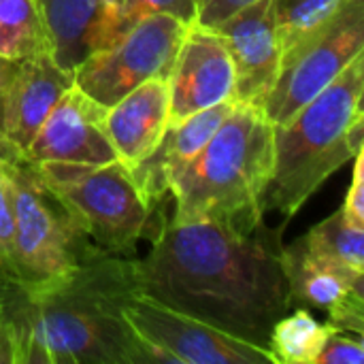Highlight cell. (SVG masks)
Instances as JSON below:
<instances>
[{
	"label": "cell",
	"mask_w": 364,
	"mask_h": 364,
	"mask_svg": "<svg viewBox=\"0 0 364 364\" xmlns=\"http://www.w3.org/2000/svg\"><path fill=\"white\" fill-rule=\"evenodd\" d=\"M363 337L339 331L331 324V331L316 356V364H363Z\"/></svg>",
	"instance_id": "cb8c5ba5"
},
{
	"label": "cell",
	"mask_w": 364,
	"mask_h": 364,
	"mask_svg": "<svg viewBox=\"0 0 364 364\" xmlns=\"http://www.w3.org/2000/svg\"><path fill=\"white\" fill-rule=\"evenodd\" d=\"M15 66H17V62H9V60H2V58H0V96H2L4 85L9 83V79H11Z\"/></svg>",
	"instance_id": "f546056e"
},
{
	"label": "cell",
	"mask_w": 364,
	"mask_h": 364,
	"mask_svg": "<svg viewBox=\"0 0 364 364\" xmlns=\"http://www.w3.org/2000/svg\"><path fill=\"white\" fill-rule=\"evenodd\" d=\"M188 26L168 13L147 15L117 41L87 53L73 70V83L109 109L136 85L168 77Z\"/></svg>",
	"instance_id": "ba28073f"
},
{
	"label": "cell",
	"mask_w": 364,
	"mask_h": 364,
	"mask_svg": "<svg viewBox=\"0 0 364 364\" xmlns=\"http://www.w3.org/2000/svg\"><path fill=\"white\" fill-rule=\"evenodd\" d=\"M171 122L168 83L162 77L149 79L107 109L105 126L117 160L128 168L151 154Z\"/></svg>",
	"instance_id": "9a60e30c"
},
{
	"label": "cell",
	"mask_w": 364,
	"mask_h": 364,
	"mask_svg": "<svg viewBox=\"0 0 364 364\" xmlns=\"http://www.w3.org/2000/svg\"><path fill=\"white\" fill-rule=\"evenodd\" d=\"M360 53H364V0H348L333 19L282 53L279 73L262 113L273 126L288 122Z\"/></svg>",
	"instance_id": "52a82bcc"
},
{
	"label": "cell",
	"mask_w": 364,
	"mask_h": 364,
	"mask_svg": "<svg viewBox=\"0 0 364 364\" xmlns=\"http://www.w3.org/2000/svg\"><path fill=\"white\" fill-rule=\"evenodd\" d=\"M348 0H271L282 53L333 19Z\"/></svg>",
	"instance_id": "44dd1931"
},
{
	"label": "cell",
	"mask_w": 364,
	"mask_h": 364,
	"mask_svg": "<svg viewBox=\"0 0 364 364\" xmlns=\"http://www.w3.org/2000/svg\"><path fill=\"white\" fill-rule=\"evenodd\" d=\"M271 175L273 124L262 109L235 102L207 145L173 181L171 218L252 232L264 220Z\"/></svg>",
	"instance_id": "3957f363"
},
{
	"label": "cell",
	"mask_w": 364,
	"mask_h": 364,
	"mask_svg": "<svg viewBox=\"0 0 364 364\" xmlns=\"http://www.w3.org/2000/svg\"><path fill=\"white\" fill-rule=\"evenodd\" d=\"M53 60L73 70L94 51V38L102 13V0H41Z\"/></svg>",
	"instance_id": "e0dca14e"
},
{
	"label": "cell",
	"mask_w": 364,
	"mask_h": 364,
	"mask_svg": "<svg viewBox=\"0 0 364 364\" xmlns=\"http://www.w3.org/2000/svg\"><path fill=\"white\" fill-rule=\"evenodd\" d=\"M136 292V258L107 252L49 284L13 286L6 314L17 333V364H156L124 316Z\"/></svg>",
	"instance_id": "7a4b0ae2"
},
{
	"label": "cell",
	"mask_w": 364,
	"mask_h": 364,
	"mask_svg": "<svg viewBox=\"0 0 364 364\" xmlns=\"http://www.w3.org/2000/svg\"><path fill=\"white\" fill-rule=\"evenodd\" d=\"M328 331L331 324H320L305 307H299L273 324L267 350L275 364H316Z\"/></svg>",
	"instance_id": "ffe728a7"
},
{
	"label": "cell",
	"mask_w": 364,
	"mask_h": 364,
	"mask_svg": "<svg viewBox=\"0 0 364 364\" xmlns=\"http://www.w3.org/2000/svg\"><path fill=\"white\" fill-rule=\"evenodd\" d=\"M70 85L73 75L53 60L51 51L17 62L0 96V132L23 154Z\"/></svg>",
	"instance_id": "4fadbf2b"
},
{
	"label": "cell",
	"mask_w": 364,
	"mask_h": 364,
	"mask_svg": "<svg viewBox=\"0 0 364 364\" xmlns=\"http://www.w3.org/2000/svg\"><path fill=\"white\" fill-rule=\"evenodd\" d=\"M51 51L41 0H0V58L23 62Z\"/></svg>",
	"instance_id": "d6986e66"
},
{
	"label": "cell",
	"mask_w": 364,
	"mask_h": 364,
	"mask_svg": "<svg viewBox=\"0 0 364 364\" xmlns=\"http://www.w3.org/2000/svg\"><path fill=\"white\" fill-rule=\"evenodd\" d=\"M11 288H13V286H9V284H2V282H0V307H4V305H6V296H9Z\"/></svg>",
	"instance_id": "4dcf8cb0"
},
{
	"label": "cell",
	"mask_w": 364,
	"mask_h": 364,
	"mask_svg": "<svg viewBox=\"0 0 364 364\" xmlns=\"http://www.w3.org/2000/svg\"><path fill=\"white\" fill-rule=\"evenodd\" d=\"M282 269L288 282L290 307H316L331 311L348 294L364 290V279H352L316 258L303 237L282 247Z\"/></svg>",
	"instance_id": "2e32d148"
},
{
	"label": "cell",
	"mask_w": 364,
	"mask_h": 364,
	"mask_svg": "<svg viewBox=\"0 0 364 364\" xmlns=\"http://www.w3.org/2000/svg\"><path fill=\"white\" fill-rule=\"evenodd\" d=\"M303 241L316 258L335 271L352 279H364V224L343 209L309 228Z\"/></svg>",
	"instance_id": "ac0fdd59"
},
{
	"label": "cell",
	"mask_w": 364,
	"mask_h": 364,
	"mask_svg": "<svg viewBox=\"0 0 364 364\" xmlns=\"http://www.w3.org/2000/svg\"><path fill=\"white\" fill-rule=\"evenodd\" d=\"M254 0H196V19L194 23L213 28L235 11L247 6Z\"/></svg>",
	"instance_id": "d4e9b609"
},
{
	"label": "cell",
	"mask_w": 364,
	"mask_h": 364,
	"mask_svg": "<svg viewBox=\"0 0 364 364\" xmlns=\"http://www.w3.org/2000/svg\"><path fill=\"white\" fill-rule=\"evenodd\" d=\"M211 30L224 38L232 60V100L262 109L282 62V45L275 30L271 0H254Z\"/></svg>",
	"instance_id": "8fae6325"
},
{
	"label": "cell",
	"mask_w": 364,
	"mask_h": 364,
	"mask_svg": "<svg viewBox=\"0 0 364 364\" xmlns=\"http://www.w3.org/2000/svg\"><path fill=\"white\" fill-rule=\"evenodd\" d=\"M19 363V346L15 324L6 314V305L0 307V364Z\"/></svg>",
	"instance_id": "4316f807"
},
{
	"label": "cell",
	"mask_w": 364,
	"mask_h": 364,
	"mask_svg": "<svg viewBox=\"0 0 364 364\" xmlns=\"http://www.w3.org/2000/svg\"><path fill=\"white\" fill-rule=\"evenodd\" d=\"M364 53L301 107L288 122L273 126V175L267 190V209L286 220L343 164L364 149Z\"/></svg>",
	"instance_id": "277c9868"
},
{
	"label": "cell",
	"mask_w": 364,
	"mask_h": 364,
	"mask_svg": "<svg viewBox=\"0 0 364 364\" xmlns=\"http://www.w3.org/2000/svg\"><path fill=\"white\" fill-rule=\"evenodd\" d=\"M19 156H23L2 132H0V168H4L11 160H15V158H19Z\"/></svg>",
	"instance_id": "f1b7e54d"
},
{
	"label": "cell",
	"mask_w": 364,
	"mask_h": 364,
	"mask_svg": "<svg viewBox=\"0 0 364 364\" xmlns=\"http://www.w3.org/2000/svg\"><path fill=\"white\" fill-rule=\"evenodd\" d=\"M34 166L96 247L107 254L132 256L139 239L147 235L154 213L124 162H38Z\"/></svg>",
	"instance_id": "8992f818"
},
{
	"label": "cell",
	"mask_w": 364,
	"mask_h": 364,
	"mask_svg": "<svg viewBox=\"0 0 364 364\" xmlns=\"http://www.w3.org/2000/svg\"><path fill=\"white\" fill-rule=\"evenodd\" d=\"M124 316L151 350L156 364H275L269 350L171 309L143 292L128 299Z\"/></svg>",
	"instance_id": "9c48e42d"
},
{
	"label": "cell",
	"mask_w": 364,
	"mask_h": 364,
	"mask_svg": "<svg viewBox=\"0 0 364 364\" xmlns=\"http://www.w3.org/2000/svg\"><path fill=\"white\" fill-rule=\"evenodd\" d=\"M4 175L13 209L17 288L49 284L102 252L47 188L30 160L23 156L11 160Z\"/></svg>",
	"instance_id": "5b68a950"
},
{
	"label": "cell",
	"mask_w": 364,
	"mask_h": 364,
	"mask_svg": "<svg viewBox=\"0 0 364 364\" xmlns=\"http://www.w3.org/2000/svg\"><path fill=\"white\" fill-rule=\"evenodd\" d=\"M107 107L90 98L75 83L60 96L43 126L23 151V158L38 162L105 164L117 160L105 126Z\"/></svg>",
	"instance_id": "30bf717a"
},
{
	"label": "cell",
	"mask_w": 364,
	"mask_h": 364,
	"mask_svg": "<svg viewBox=\"0 0 364 364\" xmlns=\"http://www.w3.org/2000/svg\"><path fill=\"white\" fill-rule=\"evenodd\" d=\"M0 282L9 286H19L13 250V209L4 168H0Z\"/></svg>",
	"instance_id": "603a6c76"
},
{
	"label": "cell",
	"mask_w": 364,
	"mask_h": 364,
	"mask_svg": "<svg viewBox=\"0 0 364 364\" xmlns=\"http://www.w3.org/2000/svg\"><path fill=\"white\" fill-rule=\"evenodd\" d=\"M154 13H168L183 23H194L196 19V0H122L115 17L105 30L102 45L107 47L109 43L117 41L128 28H132L136 21H141L147 15Z\"/></svg>",
	"instance_id": "7402d4cb"
},
{
	"label": "cell",
	"mask_w": 364,
	"mask_h": 364,
	"mask_svg": "<svg viewBox=\"0 0 364 364\" xmlns=\"http://www.w3.org/2000/svg\"><path fill=\"white\" fill-rule=\"evenodd\" d=\"M154 211L151 250L136 260L141 292L267 350L273 324L290 311L282 230L235 232L213 222H177Z\"/></svg>",
	"instance_id": "6da1fadb"
},
{
	"label": "cell",
	"mask_w": 364,
	"mask_h": 364,
	"mask_svg": "<svg viewBox=\"0 0 364 364\" xmlns=\"http://www.w3.org/2000/svg\"><path fill=\"white\" fill-rule=\"evenodd\" d=\"M166 83L171 122L190 117L218 102L232 100L235 68L224 38L211 28L190 23Z\"/></svg>",
	"instance_id": "7c38bea8"
},
{
	"label": "cell",
	"mask_w": 364,
	"mask_h": 364,
	"mask_svg": "<svg viewBox=\"0 0 364 364\" xmlns=\"http://www.w3.org/2000/svg\"><path fill=\"white\" fill-rule=\"evenodd\" d=\"M232 107L235 100H224L179 122H168L151 154L130 168L134 183L151 213L164 205L177 175L190 164L192 158L198 156V151L228 117Z\"/></svg>",
	"instance_id": "5bb4252c"
},
{
	"label": "cell",
	"mask_w": 364,
	"mask_h": 364,
	"mask_svg": "<svg viewBox=\"0 0 364 364\" xmlns=\"http://www.w3.org/2000/svg\"><path fill=\"white\" fill-rule=\"evenodd\" d=\"M122 0H102V13H100V21H98V30H96V38H94V51L100 49L102 45V36L107 26L111 23V19L115 17L117 9H119Z\"/></svg>",
	"instance_id": "83f0119b"
},
{
	"label": "cell",
	"mask_w": 364,
	"mask_h": 364,
	"mask_svg": "<svg viewBox=\"0 0 364 364\" xmlns=\"http://www.w3.org/2000/svg\"><path fill=\"white\" fill-rule=\"evenodd\" d=\"M354 168H352V183L348 188L346 194V203H343V211L354 218L356 222L364 224V149L358 151L354 158Z\"/></svg>",
	"instance_id": "484cf974"
}]
</instances>
